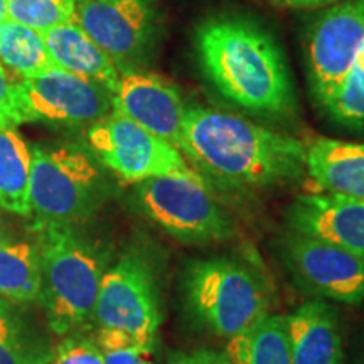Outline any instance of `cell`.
I'll return each instance as SVG.
<instances>
[{
    "label": "cell",
    "instance_id": "cell-1",
    "mask_svg": "<svg viewBox=\"0 0 364 364\" xmlns=\"http://www.w3.org/2000/svg\"><path fill=\"white\" fill-rule=\"evenodd\" d=\"M179 150L203 177L233 188H267L306 172V145L247 118L186 108Z\"/></svg>",
    "mask_w": 364,
    "mask_h": 364
},
{
    "label": "cell",
    "instance_id": "cell-2",
    "mask_svg": "<svg viewBox=\"0 0 364 364\" xmlns=\"http://www.w3.org/2000/svg\"><path fill=\"white\" fill-rule=\"evenodd\" d=\"M206 80L226 100L257 115H289L295 107L289 66L263 27L238 16L209 17L194 36Z\"/></svg>",
    "mask_w": 364,
    "mask_h": 364
},
{
    "label": "cell",
    "instance_id": "cell-3",
    "mask_svg": "<svg viewBox=\"0 0 364 364\" xmlns=\"http://www.w3.org/2000/svg\"><path fill=\"white\" fill-rule=\"evenodd\" d=\"M38 235L41 292L53 332L66 336L95 318L105 273L102 255L73 226H33Z\"/></svg>",
    "mask_w": 364,
    "mask_h": 364
},
{
    "label": "cell",
    "instance_id": "cell-4",
    "mask_svg": "<svg viewBox=\"0 0 364 364\" xmlns=\"http://www.w3.org/2000/svg\"><path fill=\"white\" fill-rule=\"evenodd\" d=\"M182 295L196 324L228 341L270 314L267 282L233 257L191 262L182 275Z\"/></svg>",
    "mask_w": 364,
    "mask_h": 364
},
{
    "label": "cell",
    "instance_id": "cell-5",
    "mask_svg": "<svg viewBox=\"0 0 364 364\" xmlns=\"http://www.w3.org/2000/svg\"><path fill=\"white\" fill-rule=\"evenodd\" d=\"M105 181L93 157L71 145L31 150L29 203L34 226H75L97 211Z\"/></svg>",
    "mask_w": 364,
    "mask_h": 364
},
{
    "label": "cell",
    "instance_id": "cell-6",
    "mask_svg": "<svg viewBox=\"0 0 364 364\" xmlns=\"http://www.w3.org/2000/svg\"><path fill=\"white\" fill-rule=\"evenodd\" d=\"M135 199L150 221L186 245L231 238L235 223L199 172L159 176L135 184Z\"/></svg>",
    "mask_w": 364,
    "mask_h": 364
},
{
    "label": "cell",
    "instance_id": "cell-7",
    "mask_svg": "<svg viewBox=\"0 0 364 364\" xmlns=\"http://www.w3.org/2000/svg\"><path fill=\"white\" fill-rule=\"evenodd\" d=\"M162 318L156 263L142 248L127 250L103 273L93 321L98 329L117 331L140 343L156 344Z\"/></svg>",
    "mask_w": 364,
    "mask_h": 364
},
{
    "label": "cell",
    "instance_id": "cell-8",
    "mask_svg": "<svg viewBox=\"0 0 364 364\" xmlns=\"http://www.w3.org/2000/svg\"><path fill=\"white\" fill-rule=\"evenodd\" d=\"M86 140L93 156L127 184L194 171L179 149L115 112L90 125Z\"/></svg>",
    "mask_w": 364,
    "mask_h": 364
},
{
    "label": "cell",
    "instance_id": "cell-9",
    "mask_svg": "<svg viewBox=\"0 0 364 364\" xmlns=\"http://www.w3.org/2000/svg\"><path fill=\"white\" fill-rule=\"evenodd\" d=\"M280 258L295 284L314 299L348 306L364 302V258L359 255L287 230Z\"/></svg>",
    "mask_w": 364,
    "mask_h": 364
},
{
    "label": "cell",
    "instance_id": "cell-10",
    "mask_svg": "<svg viewBox=\"0 0 364 364\" xmlns=\"http://www.w3.org/2000/svg\"><path fill=\"white\" fill-rule=\"evenodd\" d=\"M17 97L24 124L90 127L113 112L110 91L59 68L17 81Z\"/></svg>",
    "mask_w": 364,
    "mask_h": 364
},
{
    "label": "cell",
    "instance_id": "cell-11",
    "mask_svg": "<svg viewBox=\"0 0 364 364\" xmlns=\"http://www.w3.org/2000/svg\"><path fill=\"white\" fill-rule=\"evenodd\" d=\"M364 46V0H341L317 17L307 36L309 83L324 105Z\"/></svg>",
    "mask_w": 364,
    "mask_h": 364
},
{
    "label": "cell",
    "instance_id": "cell-12",
    "mask_svg": "<svg viewBox=\"0 0 364 364\" xmlns=\"http://www.w3.org/2000/svg\"><path fill=\"white\" fill-rule=\"evenodd\" d=\"M75 22L117 65L144 58L159 31L152 0H76Z\"/></svg>",
    "mask_w": 364,
    "mask_h": 364
},
{
    "label": "cell",
    "instance_id": "cell-13",
    "mask_svg": "<svg viewBox=\"0 0 364 364\" xmlns=\"http://www.w3.org/2000/svg\"><path fill=\"white\" fill-rule=\"evenodd\" d=\"M113 112L176 149L181 147L186 105L169 81L154 73L125 70L112 93Z\"/></svg>",
    "mask_w": 364,
    "mask_h": 364
},
{
    "label": "cell",
    "instance_id": "cell-14",
    "mask_svg": "<svg viewBox=\"0 0 364 364\" xmlns=\"http://www.w3.org/2000/svg\"><path fill=\"white\" fill-rule=\"evenodd\" d=\"M287 228L329 241L364 258V201L341 194H306L290 204Z\"/></svg>",
    "mask_w": 364,
    "mask_h": 364
},
{
    "label": "cell",
    "instance_id": "cell-15",
    "mask_svg": "<svg viewBox=\"0 0 364 364\" xmlns=\"http://www.w3.org/2000/svg\"><path fill=\"white\" fill-rule=\"evenodd\" d=\"M294 364H343V338L338 312L312 299L285 316Z\"/></svg>",
    "mask_w": 364,
    "mask_h": 364
},
{
    "label": "cell",
    "instance_id": "cell-16",
    "mask_svg": "<svg viewBox=\"0 0 364 364\" xmlns=\"http://www.w3.org/2000/svg\"><path fill=\"white\" fill-rule=\"evenodd\" d=\"M306 171L326 193L364 201V144L314 140L306 147Z\"/></svg>",
    "mask_w": 364,
    "mask_h": 364
},
{
    "label": "cell",
    "instance_id": "cell-17",
    "mask_svg": "<svg viewBox=\"0 0 364 364\" xmlns=\"http://www.w3.org/2000/svg\"><path fill=\"white\" fill-rule=\"evenodd\" d=\"M43 38L58 68L115 91L120 78L117 63L75 21L54 27Z\"/></svg>",
    "mask_w": 364,
    "mask_h": 364
},
{
    "label": "cell",
    "instance_id": "cell-18",
    "mask_svg": "<svg viewBox=\"0 0 364 364\" xmlns=\"http://www.w3.org/2000/svg\"><path fill=\"white\" fill-rule=\"evenodd\" d=\"M231 364H294L285 316L268 314L252 329L228 341Z\"/></svg>",
    "mask_w": 364,
    "mask_h": 364
},
{
    "label": "cell",
    "instance_id": "cell-19",
    "mask_svg": "<svg viewBox=\"0 0 364 364\" xmlns=\"http://www.w3.org/2000/svg\"><path fill=\"white\" fill-rule=\"evenodd\" d=\"M31 150L16 129L0 127V208L29 218Z\"/></svg>",
    "mask_w": 364,
    "mask_h": 364
},
{
    "label": "cell",
    "instance_id": "cell-20",
    "mask_svg": "<svg viewBox=\"0 0 364 364\" xmlns=\"http://www.w3.org/2000/svg\"><path fill=\"white\" fill-rule=\"evenodd\" d=\"M0 63L21 80L58 68L43 36L11 19L0 26Z\"/></svg>",
    "mask_w": 364,
    "mask_h": 364
},
{
    "label": "cell",
    "instance_id": "cell-21",
    "mask_svg": "<svg viewBox=\"0 0 364 364\" xmlns=\"http://www.w3.org/2000/svg\"><path fill=\"white\" fill-rule=\"evenodd\" d=\"M41 275L38 250L31 243L0 247V300L33 304L39 300Z\"/></svg>",
    "mask_w": 364,
    "mask_h": 364
},
{
    "label": "cell",
    "instance_id": "cell-22",
    "mask_svg": "<svg viewBox=\"0 0 364 364\" xmlns=\"http://www.w3.org/2000/svg\"><path fill=\"white\" fill-rule=\"evenodd\" d=\"M322 108L339 125L364 130V46L343 83Z\"/></svg>",
    "mask_w": 364,
    "mask_h": 364
},
{
    "label": "cell",
    "instance_id": "cell-23",
    "mask_svg": "<svg viewBox=\"0 0 364 364\" xmlns=\"http://www.w3.org/2000/svg\"><path fill=\"white\" fill-rule=\"evenodd\" d=\"M76 0H9L7 16L43 36L54 27L75 21Z\"/></svg>",
    "mask_w": 364,
    "mask_h": 364
},
{
    "label": "cell",
    "instance_id": "cell-24",
    "mask_svg": "<svg viewBox=\"0 0 364 364\" xmlns=\"http://www.w3.org/2000/svg\"><path fill=\"white\" fill-rule=\"evenodd\" d=\"M97 343L105 364H159L156 344L140 343L122 332L98 329Z\"/></svg>",
    "mask_w": 364,
    "mask_h": 364
},
{
    "label": "cell",
    "instance_id": "cell-25",
    "mask_svg": "<svg viewBox=\"0 0 364 364\" xmlns=\"http://www.w3.org/2000/svg\"><path fill=\"white\" fill-rule=\"evenodd\" d=\"M0 364H33L19 322L7 302L0 300Z\"/></svg>",
    "mask_w": 364,
    "mask_h": 364
},
{
    "label": "cell",
    "instance_id": "cell-26",
    "mask_svg": "<svg viewBox=\"0 0 364 364\" xmlns=\"http://www.w3.org/2000/svg\"><path fill=\"white\" fill-rule=\"evenodd\" d=\"M44 364H105L97 339L71 336L61 341Z\"/></svg>",
    "mask_w": 364,
    "mask_h": 364
},
{
    "label": "cell",
    "instance_id": "cell-27",
    "mask_svg": "<svg viewBox=\"0 0 364 364\" xmlns=\"http://www.w3.org/2000/svg\"><path fill=\"white\" fill-rule=\"evenodd\" d=\"M24 124L19 97H17V81L14 75L0 63V127L16 129Z\"/></svg>",
    "mask_w": 364,
    "mask_h": 364
},
{
    "label": "cell",
    "instance_id": "cell-28",
    "mask_svg": "<svg viewBox=\"0 0 364 364\" xmlns=\"http://www.w3.org/2000/svg\"><path fill=\"white\" fill-rule=\"evenodd\" d=\"M169 364H231L226 353L209 348H199L193 351H177L169 358Z\"/></svg>",
    "mask_w": 364,
    "mask_h": 364
},
{
    "label": "cell",
    "instance_id": "cell-29",
    "mask_svg": "<svg viewBox=\"0 0 364 364\" xmlns=\"http://www.w3.org/2000/svg\"><path fill=\"white\" fill-rule=\"evenodd\" d=\"M280 4L289 7H300V9H316L322 6H329V4L341 2V0H279Z\"/></svg>",
    "mask_w": 364,
    "mask_h": 364
},
{
    "label": "cell",
    "instance_id": "cell-30",
    "mask_svg": "<svg viewBox=\"0 0 364 364\" xmlns=\"http://www.w3.org/2000/svg\"><path fill=\"white\" fill-rule=\"evenodd\" d=\"M7 9H9V0H0V26L9 19Z\"/></svg>",
    "mask_w": 364,
    "mask_h": 364
},
{
    "label": "cell",
    "instance_id": "cell-31",
    "mask_svg": "<svg viewBox=\"0 0 364 364\" xmlns=\"http://www.w3.org/2000/svg\"><path fill=\"white\" fill-rule=\"evenodd\" d=\"M9 243V236H7V231L6 228H4L2 221H0V247H4V245Z\"/></svg>",
    "mask_w": 364,
    "mask_h": 364
}]
</instances>
